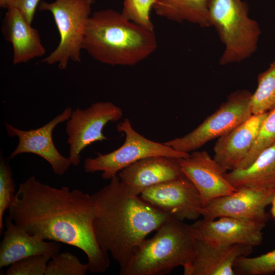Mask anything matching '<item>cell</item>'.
Here are the masks:
<instances>
[{
	"instance_id": "7402d4cb",
	"label": "cell",
	"mask_w": 275,
	"mask_h": 275,
	"mask_svg": "<svg viewBox=\"0 0 275 275\" xmlns=\"http://www.w3.org/2000/svg\"><path fill=\"white\" fill-rule=\"evenodd\" d=\"M257 87L251 98L253 114H262L275 108V60L258 76Z\"/></svg>"
},
{
	"instance_id": "8992f818",
	"label": "cell",
	"mask_w": 275,
	"mask_h": 275,
	"mask_svg": "<svg viewBox=\"0 0 275 275\" xmlns=\"http://www.w3.org/2000/svg\"><path fill=\"white\" fill-rule=\"evenodd\" d=\"M93 3L94 0L41 1L38 9L51 13L60 35L59 45L43 59V63L57 64L59 69L64 70L69 61L80 62L84 39Z\"/></svg>"
},
{
	"instance_id": "277c9868",
	"label": "cell",
	"mask_w": 275,
	"mask_h": 275,
	"mask_svg": "<svg viewBox=\"0 0 275 275\" xmlns=\"http://www.w3.org/2000/svg\"><path fill=\"white\" fill-rule=\"evenodd\" d=\"M136 248L121 275H163L193 261L197 238L190 225L169 217Z\"/></svg>"
},
{
	"instance_id": "ac0fdd59",
	"label": "cell",
	"mask_w": 275,
	"mask_h": 275,
	"mask_svg": "<svg viewBox=\"0 0 275 275\" xmlns=\"http://www.w3.org/2000/svg\"><path fill=\"white\" fill-rule=\"evenodd\" d=\"M6 230L0 244V268L10 266L23 258L34 255L51 257L59 253L61 245L31 235L9 217L5 221Z\"/></svg>"
},
{
	"instance_id": "4dcf8cb0",
	"label": "cell",
	"mask_w": 275,
	"mask_h": 275,
	"mask_svg": "<svg viewBox=\"0 0 275 275\" xmlns=\"http://www.w3.org/2000/svg\"><path fill=\"white\" fill-rule=\"evenodd\" d=\"M7 0H0V6L5 8Z\"/></svg>"
},
{
	"instance_id": "cb8c5ba5",
	"label": "cell",
	"mask_w": 275,
	"mask_h": 275,
	"mask_svg": "<svg viewBox=\"0 0 275 275\" xmlns=\"http://www.w3.org/2000/svg\"><path fill=\"white\" fill-rule=\"evenodd\" d=\"M236 272L244 275H265L275 272V249L255 257L238 258L234 265Z\"/></svg>"
},
{
	"instance_id": "9a60e30c",
	"label": "cell",
	"mask_w": 275,
	"mask_h": 275,
	"mask_svg": "<svg viewBox=\"0 0 275 275\" xmlns=\"http://www.w3.org/2000/svg\"><path fill=\"white\" fill-rule=\"evenodd\" d=\"M179 159L162 156L147 157L124 168L117 175L130 193L140 196L149 187L184 176Z\"/></svg>"
},
{
	"instance_id": "d4e9b609",
	"label": "cell",
	"mask_w": 275,
	"mask_h": 275,
	"mask_svg": "<svg viewBox=\"0 0 275 275\" xmlns=\"http://www.w3.org/2000/svg\"><path fill=\"white\" fill-rule=\"evenodd\" d=\"M88 270L87 264L82 263L76 256L59 252L48 261L45 275H85Z\"/></svg>"
},
{
	"instance_id": "30bf717a",
	"label": "cell",
	"mask_w": 275,
	"mask_h": 275,
	"mask_svg": "<svg viewBox=\"0 0 275 275\" xmlns=\"http://www.w3.org/2000/svg\"><path fill=\"white\" fill-rule=\"evenodd\" d=\"M140 197L169 216L181 221L197 220L201 215V196L185 176L149 187Z\"/></svg>"
},
{
	"instance_id": "2e32d148",
	"label": "cell",
	"mask_w": 275,
	"mask_h": 275,
	"mask_svg": "<svg viewBox=\"0 0 275 275\" xmlns=\"http://www.w3.org/2000/svg\"><path fill=\"white\" fill-rule=\"evenodd\" d=\"M267 113L253 114L218 138L214 146L213 158L227 171L236 169L249 153Z\"/></svg>"
},
{
	"instance_id": "9c48e42d",
	"label": "cell",
	"mask_w": 275,
	"mask_h": 275,
	"mask_svg": "<svg viewBox=\"0 0 275 275\" xmlns=\"http://www.w3.org/2000/svg\"><path fill=\"white\" fill-rule=\"evenodd\" d=\"M122 116V109L108 101L95 102L87 108L72 111L66 127L71 164L77 166L80 163L81 152L87 147L107 140L102 132L103 128L109 122L119 120Z\"/></svg>"
},
{
	"instance_id": "603a6c76",
	"label": "cell",
	"mask_w": 275,
	"mask_h": 275,
	"mask_svg": "<svg viewBox=\"0 0 275 275\" xmlns=\"http://www.w3.org/2000/svg\"><path fill=\"white\" fill-rule=\"evenodd\" d=\"M275 143V108L269 111L259 129L255 142L236 169L249 167L264 150Z\"/></svg>"
},
{
	"instance_id": "83f0119b",
	"label": "cell",
	"mask_w": 275,
	"mask_h": 275,
	"mask_svg": "<svg viewBox=\"0 0 275 275\" xmlns=\"http://www.w3.org/2000/svg\"><path fill=\"white\" fill-rule=\"evenodd\" d=\"M51 257L46 255H34L11 264L6 275H45Z\"/></svg>"
},
{
	"instance_id": "44dd1931",
	"label": "cell",
	"mask_w": 275,
	"mask_h": 275,
	"mask_svg": "<svg viewBox=\"0 0 275 275\" xmlns=\"http://www.w3.org/2000/svg\"><path fill=\"white\" fill-rule=\"evenodd\" d=\"M208 0H155L157 15L177 22H187L201 28L211 26Z\"/></svg>"
},
{
	"instance_id": "ffe728a7",
	"label": "cell",
	"mask_w": 275,
	"mask_h": 275,
	"mask_svg": "<svg viewBox=\"0 0 275 275\" xmlns=\"http://www.w3.org/2000/svg\"><path fill=\"white\" fill-rule=\"evenodd\" d=\"M225 176L235 188L275 189V143L263 151L247 168L230 171Z\"/></svg>"
},
{
	"instance_id": "7c38bea8",
	"label": "cell",
	"mask_w": 275,
	"mask_h": 275,
	"mask_svg": "<svg viewBox=\"0 0 275 275\" xmlns=\"http://www.w3.org/2000/svg\"><path fill=\"white\" fill-rule=\"evenodd\" d=\"M72 110L68 107L60 114L43 126L29 130L17 128L5 122L8 135L18 139V143L9 156L10 159L22 153H32L40 156L50 165L53 173L63 175L71 164L69 158L63 156L58 150L52 140V132L60 123L67 121Z\"/></svg>"
},
{
	"instance_id": "d6986e66",
	"label": "cell",
	"mask_w": 275,
	"mask_h": 275,
	"mask_svg": "<svg viewBox=\"0 0 275 275\" xmlns=\"http://www.w3.org/2000/svg\"><path fill=\"white\" fill-rule=\"evenodd\" d=\"M4 39L13 47L14 65L27 63L45 53L37 30L17 9H7L2 24Z\"/></svg>"
},
{
	"instance_id": "5bb4252c",
	"label": "cell",
	"mask_w": 275,
	"mask_h": 275,
	"mask_svg": "<svg viewBox=\"0 0 275 275\" xmlns=\"http://www.w3.org/2000/svg\"><path fill=\"white\" fill-rule=\"evenodd\" d=\"M184 175L198 190L203 206L236 190L227 179L225 170L206 151H195L179 159Z\"/></svg>"
},
{
	"instance_id": "f546056e",
	"label": "cell",
	"mask_w": 275,
	"mask_h": 275,
	"mask_svg": "<svg viewBox=\"0 0 275 275\" xmlns=\"http://www.w3.org/2000/svg\"><path fill=\"white\" fill-rule=\"evenodd\" d=\"M271 205L270 213L272 217L275 219V196L273 198Z\"/></svg>"
},
{
	"instance_id": "f1b7e54d",
	"label": "cell",
	"mask_w": 275,
	"mask_h": 275,
	"mask_svg": "<svg viewBox=\"0 0 275 275\" xmlns=\"http://www.w3.org/2000/svg\"><path fill=\"white\" fill-rule=\"evenodd\" d=\"M41 0H7L5 8L18 10L31 24Z\"/></svg>"
},
{
	"instance_id": "6da1fadb",
	"label": "cell",
	"mask_w": 275,
	"mask_h": 275,
	"mask_svg": "<svg viewBox=\"0 0 275 275\" xmlns=\"http://www.w3.org/2000/svg\"><path fill=\"white\" fill-rule=\"evenodd\" d=\"M8 214L31 235L81 250L90 272L103 273L109 268L108 254L99 246L94 232L91 195L67 186L51 187L31 176L20 184Z\"/></svg>"
},
{
	"instance_id": "52a82bcc",
	"label": "cell",
	"mask_w": 275,
	"mask_h": 275,
	"mask_svg": "<svg viewBox=\"0 0 275 275\" xmlns=\"http://www.w3.org/2000/svg\"><path fill=\"white\" fill-rule=\"evenodd\" d=\"M117 129L125 134L124 144L111 152L86 158L84 163L86 172L100 171L103 179L110 180L124 168L147 157L162 156L181 158L189 155L143 136L133 129L128 119L120 122Z\"/></svg>"
},
{
	"instance_id": "4316f807",
	"label": "cell",
	"mask_w": 275,
	"mask_h": 275,
	"mask_svg": "<svg viewBox=\"0 0 275 275\" xmlns=\"http://www.w3.org/2000/svg\"><path fill=\"white\" fill-rule=\"evenodd\" d=\"M15 182L8 162L1 155L0 159V233L4 229V214L9 209L15 195Z\"/></svg>"
},
{
	"instance_id": "8fae6325",
	"label": "cell",
	"mask_w": 275,
	"mask_h": 275,
	"mask_svg": "<svg viewBox=\"0 0 275 275\" xmlns=\"http://www.w3.org/2000/svg\"><path fill=\"white\" fill-rule=\"evenodd\" d=\"M274 196L275 189L239 187L233 193L203 205L201 214L208 220L226 216L267 223L269 215L266 208Z\"/></svg>"
},
{
	"instance_id": "484cf974",
	"label": "cell",
	"mask_w": 275,
	"mask_h": 275,
	"mask_svg": "<svg viewBox=\"0 0 275 275\" xmlns=\"http://www.w3.org/2000/svg\"><path fill=\"white\" fill-rule=\"evenodd\" d=\"M154 4L155 0H124L121 13L130 21L154 31L150 17Z\"/></svg>"
},
{
	"instance_id": "7a4b0ae2",
	"label": "cell",
	"mask_w": 275,
	"mask_h": 275,
	"mask_svg": "<svg viewBox=\"0 0 275 275\" xmlns=\"http://www.w3.org/2000/svg\"><path fill=\"white\" fill-rule=\"evenodd\" d=\"M93 229L100 248L120 267L128 264L139 244L170 216L130 193L117 175L91 195Z\"/></svg>"
},
{
	"instance_id": "ba28073f",
	"label": "cell",
	"mask_w": 275,
	"mask_h": 275,
	"mask_svg": "<svg viewBox=\"0 0 275 275\" xmlns=\"http://www.w3.org/2000/svg\"><path fill=\"white\" fill-rule=\"evenodd\" d=\"M252 93L246 89L230 93L225 101L193 131L163 144L178 151L190 153L226 134L253 115Z\"/></svg>"
},
{
	"instance_id": "4fadbf2b",
	"label": "cell",
	"mask_w": 275,
	"mask_h": 275,
	"mask_svg": "<svg viewBox=\"0 0 275 275\" xmlns=\"http://www.w3.org/2000/svg\"><path fill=\"white\" fill-rule=\"evenodd\" d=\"M266 223L223 216L202 219L191 225L197 239L215 245L245 244L253 247L263 240Z\"/></svg>"
},
{
	"instance_id": "3957f363",
	"label": "cell",
	"mask_w": 275,
	"mask_h": 275,
	"mask_svg": "<svg viewBox=\"0 0 275 275\" xmlns=\"http://www.w3.org/2000/svg\"><path fill=\"white\" fill-rule=\"evenodd\" d=\"M157 47L154 31L130 21L112 9L91 14L82 44V49L94 60L111 66L136 65Z\"/></svg>"
},
{
	"instance_id": "5b68a950",
	"label": "cell",
	"mask_w": 275,
	"mask_h": 275,
	"mask_svg": "<svg viewBox=\"0 0 275 275\" xmlns=\"http://www.w3.org/2000/svg\"><path fill=\"white\" fill-rule=\"evenodd\" d=\"M211 26L214 27L224 45L221 66L239 63L257 50L261 30L249 16L248 4L243 0H208Z\"/></svg>"
},
{
	"instance_id": "e0dca14e",
	"label": "cell",
	"mask_w": 275,
	"mask_h": 275,
	"mask_svg": "<svg viewBox=\"0 0 275 275\" xmlns=\"http://www.w3.org/2000/svg\"><path fill=\"white\" fill-rule=\"evenodd\" d=\"M253 246L245 244L215 245L197 240L195 257L191 264L183 269L184 275H235L237 259L248 256Z\"/></svg>"
}]
</instances>
